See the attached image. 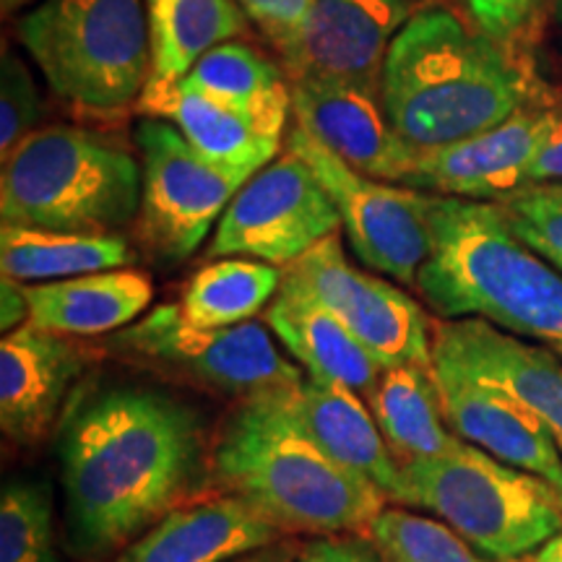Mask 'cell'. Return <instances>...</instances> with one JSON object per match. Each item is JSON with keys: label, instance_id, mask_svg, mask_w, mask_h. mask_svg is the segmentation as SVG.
<instances>
[{"label": "cell", "instance_id": "1", "mask_svg": "<svg viewBox=\"0 0 562 562\" xmlns=\"http://www.w3.org/2000/svg\"><path fill=\"white\" fill-rule=\"evenodd\" d=\"M60 469L76 547L94 558L121 552L201 490V419L167 393L102 391L68 419Z\"/></svg>", "mask_w": 562, "mask_h": 562}, {"label": "cell", "instance_id": "2", "mask_svg": "<svg viewBox=\"0 0 562 562\" xmlns=\"http://www.w3.org/2000/svg\"><path fill=\"white\" fill-rule=\"evenodd\" d=\"M381 97L414 151L459 144L537 104L510 45L469 30L440 5H422L393 40Z\"/></svg>", "mask_w": 562, "mask_h": 562}, {"label": "cell", "instance_id": "3", "mask_svg": "<svg viewBox=\"0 0 562 562\" xmlns=\"http://www.w3.org/2000/svg\"><path fill=\"white\" fill-rule=\"evenodd\" d=\"M427 195L432 252L414 290L435 318H482L562 360V271L513 235L497 203Z\"/></svg>", "mask_w": 562, "mask_h": 562}, {"label": "cell", "instance_id": "4", "mask_svg": "<svg viewBox=\"0 0 562 562\" xmlns=\"http://www.w3.org/2000/svg\"><path fill=\"white\" fill-rule=\"evenodd\" d=\"M214 480L279 531H368L385 495L336 463L292 419L286 398L245 402L227 419L209 456Z\"/></svg>", "mask_w": 562, "mask_h": 562}, {"label": "cell", "instance_id": "5", "mask_svg": "<svg viewBox=\"0 0 562 562\" xmlns=\"http://www.w3.org/2000/svg\"><path fill=\"white\" fill-rule=\"evenodd\" d=\"M138 209L140 159L110 133L42 125L3 159V224L115 235Z\"/></svg>", "mask_w": 562, "mask_h": 562}, {"label": "cell", "instance_id": "6", "mask_svg": "<svg viewBox=\"0 0 562 562\" xmlns=\"http://www.w3.org/2000/svg\"><path fill=\"white\" fill-rule=\"evenodd\" d=\"M16 37L55 97L83 115L136 110L151 79L144 0H40Z\"/></svg>", "mask_w": 562, "mask_h": 562}, {"label": "cell", "instance_id": "7", "mask_svg": "<svg viewBox=\"0 0 562 562\" xmlns=\"http://www.w3.org/2000/svg\"><path fill=\"white\" fill-rule=\"evenodd\" d=\"M396 503L446 521L492 562L526 560L562 529V495L552 484L467 440L448 456L404 461Z\"/></svg>", "mask_w": 562, "mask_h": 562}, {"label": "cell", "instance_id": "8", "mask_svg": "<svg viewBox=\"0 0 562 562\" xmlns=\"http://www.w3.org/2000/svg\"><path fill=\"white\" fill-rule=\"evenodd\" d=\"M110 349L195 389L245 402L286 398L305 383V370L281 355L266 323L199 328L180 305H159L123 331Z\"/></svg>", "mask_w": 562, "mask_h": 562}, {"label": "cell", "instance_id": "9", "mask_svg": "<svg viewBox=\"0 0 562 562\" xmlns=\"http://www.w3.org/2000/svg\"><path fill=\"white\" fill-rule=\"evenodd\" d=\"M140 209L136 235L159 263L191 258L250 178L209 161L172 123L138 117Z\"/></svg>", "mask_w": 562, "mask_h": 562}, {"label": "cell", "instance_id": "10", "mask_svg": "<svg viewBox=\"0 0 562 562\" xmlns=\"http://www.w3.org/2000/svg\"><path fill=\"white\" fill-rule=\"evenodd\" d=\"M284 149L305 159L331 195L349 248L360 263L396 284L417 286L422 266L432 252L430 195L355 170L300 125L286 133Z\"/></svg>", "mask_w": 562, "mask_h": 562}, {"label": "cell", "instance_id": "11", "mask_svg": "<svg viewBox=\"0 0 562 562\" xmlns=\"http://www.w3.org/2000/svg\"><path fill=\"white\" fill-rule=\"evenodd\" d=\"M281 281L326 307L383 370L432 368L430 315L381 273L357 269L339 232L286 266Z\"/></svg>", "mask_w": 562, "mask_h": 562}, {"label": "cell", "instance_id": "12", "mask_svg": "<svg viewBox=\"0 0 562 562\" xmlns=\"http://www.w3.org/2000/svg\"><path fill=\"white\" fill-rule=\"evenodd\" d=\"M339 229V211L311 165L294 151L281 149L232 199L206 256L256 258L286 269Z\"/></svg>", "mask_w": 562, "mask_h": 562}, {"label": "cell", "instance_id": "13", "mask_svg": "<svg viewBox=\"0 0 562 562\" xmlns=\"http://www.w3.org/2000/svg\"><path fill=\"white\" fill-rule=\"evenodd\" d=\"M419 0H318L305 30L279 53L290 83L321 81L381 91L393 40Z\"/></svg>", "mask_w": 562, "mask_h": 562}, {"label": "cell", "instance_id": "14", "mask_svg": "<svg viewBox=\"0 0 562 562\" xmlns=\"http://www.w3.org/2000/svg\"><path fill=\"white\" fill-rule=\"evenodd\" d=\"M554 104H531L495 128L459 144L419 151L404 188L497 203L529 188L531 167L552 128Z\"/></svg>", "mask_w": 562, "mask_h": 562}, {"label": "cell", "instance_id": "15", "mask_svg": "<svg viewBox=\"0 0 562 562\" xmlns=\"http://www.w3.org/2000/svg\"><path fill=\"white\" fill-rule=\"evenodd\" d=\"M440 414L453 435L492 459L529 472L562 495V451L533 414L495 385L432 355Z\"/></svg>", "mask_w": 562, "mask_h": 562}, {"label": "cell", "instance_id": "16", "mask_svg": "<svg viewBox=\"0 0 562 562\" xmlns=\"http://www.w3.org/2000/svg\"><path fill=\"white\" fill-rule=\"evenodd\" d=\"M432 355L526 406L562 451V360L482 318H432Z\"/></svg>", "mask_w": 562, "mask_h": 562}, {"label": "cell", "instance_id": "17", "mask_svg": "<svg viewBox=\"0 0 562 562\" xmlns=\"http://www.w3.org/2000/svg\"><path fill=\"white\" fill-rule=\"evenodd\" d=\"M290 87L294 125L355 170L406 186L419 151L393 128L381 91L321 81H297Z\"/></svg>", "mask_w": 562, "mask_h": 562}, {"label": "cell", "instance_id": "18", "mask_svg": "<svg viewBox=\"0 0 562 562\" xmlns=\"http://www.w3.org/2000/svg\"><path fill=\"white\" fill-rule=\"evenodd\" d=\"M87 351L68 336L21 323L0 341V427L21 446L53 430Z\"/></svg>", "mask_w": 562, "mask_h": 562}, {"label": "cell", "instance_id": "19", "mask_svg": "<svg viewBox=\"0 0 562 562\" xmlns=\"http://www.w3.org/2000/svg\"><path fill=\"white\" fill-rule=\"evenodd\" d=\"M279 529L235 495L182 503L112 562H227L271 547Z\"/></svg>", "mask_w": 562, "mask_h": 562}, {"label": "cell", "instance_id": "20", "mask_svg": "<svg viewBox=\"0 0 562 562\" xmlns=\"http://www.w3.org/2000/svg\"><path fill=\"white\" fill-rule=\"evenodd\" d=\"M286 409L307 438L336 463L381 490L385 501H398L402 463L391 453L360 393L305 375V383L286 396Z\"/></svg>", "mask_w": 562, "mask_h": 562}, {"label": "cell", "instance_id": "21", "mask_svg": "<svg viewBox=\"0 0 562 562\" xmlns=\"http://www.w3.org/2000/svg\"><path fill=\"white\" fill-rule=\"evenodd\" d=\"M136 112L172 123L195 151L245 178H252L271 165L284 149V138L271 136L248 115L211 100L182 81L149 79Z\"/></svg>", "mask_w": 562, "mask_h": 562}, {"label": "cell", "instance_id": "22", "mask_svg": "<svg viewBox=\"0 0 562 562\" xmlns=\"http://www.w3.org/2000/svg\"><path fill=\"white\" fill-rule=\"evenodd\" d=\"M263 321L313 381L341 385L364 398L381 381L383 368L370 351L326 307L284 281Z\"/></svg>", "mask_w": 562, "mask_h": 562}, {"label": "cell", "instance_id": "23", "mask_svg": "<svg viewBox=\"0 0 562 562\" xmlns=\"http://www.w3.org/2000/svg\"><path fill=\"white\" fill-rule=\"evenodd\" d=\"M34 326L63 336L117 334L146 315L154 300L151 277L110 269L83 277L24 284Z\"/></svg>", "mask_w": 562, "mask_h": 562}, {"label": "cell", "instance_id": "24", "mask_svg": "<svg viewBox=\"0 0 562 562\" xmlns=\"http://www.w3.org/2000/svg\"><path fill=\"white\" fill-rule=\"evenodd\" d=\"M180 81L248 115L271 136H284L286 117L292 112L290 79L284 68H279L248 42H222L203 55Z\"/></svg>", "mask_w": 562, "mask_h": 562}, {"label": "cell", "instance_id": "25", "mask_svg": "<svg viewBox=\"0 0 562 562\" xmlns=\"http://www.w3.org/2000/svg\"><path fill=\"white\" fill-rule=\"evenodd\" d=\"M136 261L123 235L34 229L3 224L0 227V269L5 279L21 284H42L83 277V273L131 269Z\"/></svg>", "mask_w": 562, "mask_h": 562}, {"label": "cell", "instance_id": "26", "mask_svg": "<svg viewBox=\"0 0 562 562\" xmlns=\"http://www.w3.org/2000/svg\"><path fill=\"white\" fill-rule=\"evenodd\" d=\"M430 370H383L381 381L368 396L372 417L398 463L438 459L463 446V440L442 419Z\"/></svg>", "mask_w": 562, "mask_h": 562}, {"label": "cell", "instance_id": "27", "mask_svg": "<svg viewBox=\"0 0 562 562\" xmlns=\"http://www.w3.org/2000/svg\"><path fill=\"white\" fill-rule=\"evenodd\" d=\"M151 34V79L180 81L209 50L248 34L237 0H144Z\"/></svg>", "mask_w": 562, "mask_h": 562}, {"label": "cell", "instance_id": "28", "mask_svg": "<svg viewBox=\"0 0 562 562\" xmlns=\"http://www.w3.org/2000/svg\"><path fill=\"white\" fill-rule=\"evenodd\" d=\"M284 269L256 258H214L191 277L180 313L199 328H229L256 318L277 297Z\"/></svg>", "mask_w": 562, "mask_h": 562}, {"label": "cell", "instance_id": "29", "mask_svg": "<svg viewBox=\"0 0 562 562\" xmlns=\"http://www.w3.org/2000/svg\"><path fill=\"white\" fill-rule=\"evenodd\" d=\"M385 562H492L430 513L383 508L368 529Z\"/></svg>", "mask_w": 562, "mask_h": 562}, {"label": "cell", "instance_id": "30", "mask_svg": "<svg viewBox=\"0 0 562 562\" xmlns=\"http://www.w3.org/2000/svg\"><path fill=\"white\" fill-rule=\"evenodd\" d=\"M0 562H60L55 554L53 508L32 482H9L0 495Z\"/></svg>", "mask_w": 562, "mask_h": 562}, {"label": "cell", "instance_id": "31", "mask_svg": "<svg viewBox=\"0 0 562 562\" xmlns=\"http://www.w3.org/2000/svg\"><path fill=\"white\" fill-rule=\"evenodd\" d=\"M497 209L518 240L562 271V186L521 188Z\"/></svg>", "mask_w": 562, "mask_h": 562}, {"label": "cell", "instance_id": "32", "mask_svg": "<svg viewBox=\"0 0 562 562\" xmlns=\"http://www.w3.org/2000/svg\"><path fill=\"white\" fill-rule=\"evenodd\" d=\"M45 102L32 68L5 47L0 63V157H9L30 133L40 128Z\"/></svg>", "mask_w": 562, "mask_h": 562}, {"label": "cell", "instance_id": "33", "mask_svg": "<svg viewBox=\"0 0 562 562\" xmlns=\"http://www.w3.org/2000/svg\"><path fill=\"white\" fill-rule=\"evenodd\" d=\"M237 3L250 21H256L277 53H281L305 30L318 0H237Z\"/></svg>", "mask_w": 562, "mask_h": 562}, {"label": "cell", "instance_id": "34", "mask_svg": "<svg viewBox=\"0 0 562 562\" xmlns=\"http://www.w3.org/2000/svg\"><path fill=\"white\" fill-rule=\"evenodd\" d=\"M474 26L487 37L510 45L516 34L531 24L544 0H459Z\"/></svg>", "mask_w": 562, "mask_h": 562}, {"label": "cell", "instance_id": "35", "mask_svg": "<svg viewBox=\"0 0 562 562\" xmlns=\"http://www.w3.org/2000/svg\"><path fill=\"white\" fill-rule=\"evenodd\" d=\"M294 562H385L372 542L357 533H336V537H315L297 552Z\"/></svg>", "mask_w": 562, "mask_h": 562}, {"label": "cell", "instance_id": "36", "mask_svg": "<svg viewBox=\"0 0 562 562\" xmlns=\"http://www.w3.org/2000/svg\"><path fill=\"white\" fill-rule=\"evenodd\" d=\"M531 186H562V104H554L552 128L531 167Z\"/></svg>", "mask_w": 562, "mask_h": 562}, {"label": "cell", "instance_id": "37", "mask_svg": "<svg viewBox=\"0 0 562 562\" xmlns=\"http://www.w3.org/2000/svg\"><path fill=\"white\" fill-rule=\"evenodd\" d=\"M0 297H3V307H0L3 315H0V323H3L5 334L19 328L21 323L30 321V300H26V290L21 281L3 277V292H0Z\"/></svg>", "mask_w": 562, "mask_h": 562}, {"label": "cell", "instance_id": "38", "mask_svg": "<svg viewBox=\"0 0 562 562\" xmlns=\"http://www.w3.org/2000/svg\"><path fill=\"white\" fill-rule=\"evenodd\" d=\"M526 562H562V529L552 539H547L537 552H531Z\"/></svg>", "mask_w": 562, "mask_h": 562}, {"label": "cell", "instance_id": "39", "mask_svg": "<svg viewBox=\"0 0 562 562\" xmlns=\"http://www.w3.org/2000/svg\"><path fill=\"white\" fill-rule=\"evenodd\" d=\"M290 550H281V547H263V550L250 552L240 558V562H294Z\"/></svg>", "mask_w": 562, "mask_h": 562}, {"label": "cell", "instance_id": "40", "mask_svg": "<svg viewBox=\"0 0 562 562\" xmlns=\"http://www.w3.org/2000/svg\"><path fill=\"white\" fill-rule=\"evenodd\" d=\"M32 3H40V0H0V9H3V16H11V13L26 9Z\"/></svg>", "mask_w": 562, "mask_h": 562}, {"label": "cell", "instance_id": "41", "mask_svg": "<svg viewBox=\"0 0 562 562\" xmlns=\"http://www.w3.org/2000/svg\"><path fill=\"white\" fill-rule=\"evenodd\" d=\"M554 21H558V26L562 30V0H554Z\"/></svg>", "mask_w": 562, "mask_h": 562}, {"label": "cell", "instance_id": "42", "mask_svg": "<svg viewBox=\"0 0 562 562\" xmlns=\"http://www.w3.org/2000/svg\"><path fill=\"white\" fill-rule=\"evenodd\" d=\"M419 3H422V0H419Z\"/></svg>", "mask_w": 562, "mask_h": 562}]
</instances>
